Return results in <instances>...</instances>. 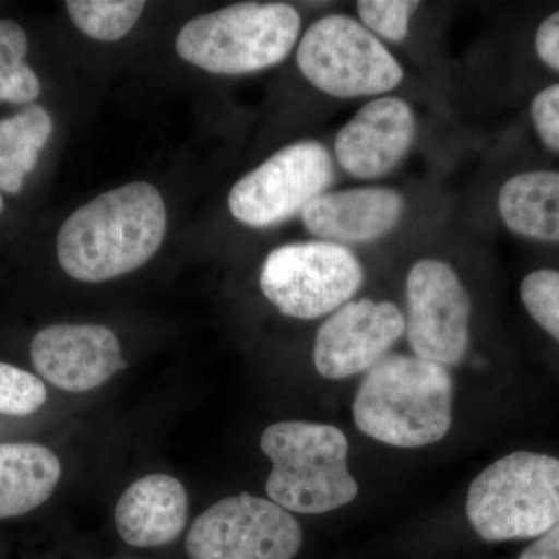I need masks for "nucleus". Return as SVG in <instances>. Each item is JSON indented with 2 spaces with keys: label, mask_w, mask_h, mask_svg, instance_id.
<instances>
[{
  "label": "nucleus",
  "mask_w": 559,
  "mask_h": 559,
  "mask_svg": "<svg viewBox=\"0 0 559 559\" xmlns=\"http://www.w3.org/2000/svg\"><path fill=\"white\" fill-rule=\"evenodd\" d=\"M32 360L44 380L72 393L100 388L124 367L116 333L102 325L40 330L32 342Z\"/></svg>",
  "instance_id": "obj_12"
},
{
  "label": "nucleus",
  "mask_w": 559,
  "mask_h": 559,
  "mask_svg": "<svg viewBox=\"0 0 559 559\" xmlns=\"http://www.w3.org/2000/svg\"><path fill=\"white\" fill-rule=\"evenodd\" d=\"M297 64L316 90L337 98L388 94L404 79L403 68L380 38L344 14L322 17L308 28Z\"/></svg>",
  "instance_id": "obj_6"
},
{
  "label": "nucleus",
  "mask_w": 559,
  "mask_h": 559,
  "mask_svg": "<svg viewBox=\"0 0 559 559\" xmlns=\"http://www.w3.org/2000/svg\"><path fill=\"white\" fill-rule=\"evenodd\" d=\"M466 516L488 543L539 538L559 524V459L520 451L496 460L471 484Z\"/></svg>",
  "instance_id": "obj_5"
},
{
  "label": "nucleus",
  "mask_w": 559,
  "mask_h": 559,
  "mask_svg": "<svg viewBox=\"0 0 559 559\" xmlns=\"http://www.w3.org/2000/svg\"><path fill=\"white\" fill-rule=\"evenodd\" d=\"M3 210V198L2 194H0V213H2Z\"/></svg>",
  "instance_id": "obj_27"
},
{
  "label": "nucleus",
  "mask_w": 559,
  "mask_h": 559,
  "mask_svg": "<svg viewBox=\"0 0 559 559\" xmlns=\"http://www.w3.org/2000/svg\"><path fill=\"white\" fill-rule=\"evenodd\" d=\"M272 471L266 491L272 502L294 513L322 514L358 496L348 471V440L340 428L319 423L280 421L261 436Z\"/></svg>",
  "instance_id": "obj_3"
},
{
  "label": "nucleus",
  "mask_w": 559,
  "mask_h": 559,
  "mask_svg": "<svg viewBox=\"0 0 559 559\" xmlns=\"http://www.w3.org/2000/svg\"><path fill=\"white\" fill-rule=\"evenodd\" d=\"M167 231L160 191L132 182L106 191L73 212L58 234V261L69 277L100 283L139 270Z\"/></svg>",
  "instance_id": "obj_1"
},
{
  "label": "nucleus",
  "mask_w": 559,
  "mask_h": 559,
  "mask_svg": "<svg viewBox=\"0 0 559 559\" xmlns=\"http://www.w3.org/2000/svg\"><path fill=\"white\" fill-rule=\"evenodd\" d=\"M301 528L288 510L255 496H231L209 507L191 525L190 559H293Z\"/></svg>",
  "instance_id": "obj_8"
},
{
  "label": "nucleus",
  "mask_w": 559,
  "mask_h": 559,
  "mask_svg": "<svg viewBox=\"0 0 559 559\" xmlns=\"http://www.w3.org/2000/svg\"><path fill=\"white\" fill-rule=\"evenodd\" d=\"M521 299L532 319L559 344V271L530 272L521 283Z\"/></svg>",
  "instance_id": "obj_21"
},
{
  "label": "nucleus",
  "mask_w": 559,
  "mask_h": 559,
  "mask_svg": "<svg viewBox=\"0 0 559 559\" xmlns=\"http://www.w3.org/2000/svg\"><path fill=\"white\" fill-rule=\"evenodd\" d=\"M530 116L544 146L559 153V83L535 95L530 106Z\"/></svg>",
  "instance_id": "obj_24"
},
{
  "label": "nucleus",
  "mask_w": 559,
  "mask_h": 559,
  "mask_svg": "<svg viewBox=\"0 0 559 559\" xmlns=\"http://www.w3.org/2000/svg\"><path fill=\"white\" fill-rule=\"evenodd\" d=\"M418 7L419 2L411 0H360L358 14L364 27L377 38L399 44L406 39L412 14Z\"/></svg>",
  "instance_id": "obj_23"
},
{
  "label": "nucleus",
  "mask_w": 559,
  "mask_h": 559,
  "mask_svg": "<svg viewBox=\"0 0 559 559\" xmlns=\"http://www.w3.org/2000/svg\"><path fill=\"white\" fill-rule=\"evenodd\" d=\"M498 209L507 229L520 237L559 242V171L520 173L503 183Z\"/></svg>",
  "instance_id": "obj_17"
},
{
  "label": "nucleus",
  "mask_w": 559,
  "mask_h": 559,
  "mask_svg": "<svg viewBox=\"0 0 559 559\" xmlns=\"http://www.w3.org/2000/svg\"><path fill=\"white\" fill-rule=\"evenodd\" d=\"M404 198L389 187L326 191L301 212L312 237L334 245H366L381 240L399 226Z\"/></svg>",
  "instance_id": "obj_14"
},
{
  "label": "nucleus",
  "mask_w": 559,
  "mask_h": 559,
  "mask_svg": "<svg viewBox=\"0 0 559 559\" xmlns=\"http://www.w3.org/2000/svg\"><path fill=\"white\" fill-rule=\"evenodd\" d=\"M454 384L447 367L418 356H385L360 382L353 417L360 432L396 448L447 437Z\"/></svg>",
  "instance_id": "obj_2"
},
{
  "label": "nucleus",
  "mask_w": 559,
  "mask_h": 559,
  "mask_svg": "<svg viewBox=\"0 0 559 559\" xmlns=\"http://www.w3.org/2000/svg\"><path fill=\"white\" fill-rule=\"evenodd\" d=\"M299 32V13L288 3H235L187 22L176 51L207 72L246 75L286 60Z\"/></svg>",
  "instance_id": "obj_4"
},
{
  "label": "nucleus",
  "mask_w": 559,
  "mask_h": 559,
  "mask_svg": "<svg viewBox=\"0 0 559 559\" xmlns=\"http://www.w3.org/2000/svg\"><path fill=\"white\" fill-rule=\"evenodd\" d=\"M518 559H559V524L536 538Z\"/></svg>",
  "instance_id": "obj_26"
},
{
  "label": "nucleus",
  "mask_w": 559,
  "mask_h": 559,
  "mask_svg": "<svg viewBox=\"0 0 559 559\" xmlns=\"http://www.w3.org/2000/svg\"><path fill=\"white\" fill-rule=\"evenodd\" d=\"M27 50V35L21 25L0 20V102L21 105L39 97V79L25 64Z\"/></svg>",
  "instance_id": "obj_20"
},
{
  "label": "nucleus",
  "mask_w": 559,
  "mask_h": 559,
  "mask_svg": "<svg viewBox=\"0 0 559 559\" xmlns=\"http://www.w3.org/2000/svg\"><path fill=\"white\" fill-rule=\"evenodd\" d=\"M187 516L189 498L183 485L167 474H151L121 495L116 507V527L124 543L146 549L178 539Z\"/></svg>",
  "instance_id": "obj_15"
},
{
  "label": "nucleus",
  "mask_w": 559,
  "mask_h": 559,
  "mask_svg": "<svg viewBox=\"0 0 559 559\" xmlns=\"http://www.w3.org/2000/svg\"><path fill=\"white\" fill-rule=\"evenodd\" d=\"M406 334L415 356L457 366L469 345L471 297L451 264L423 259L406 283Z\"/></svg>",
  "instance_id": "obj_10"
},
{
  "label": "nucleus",
  "mask_w": 559,
  "mask_h": 559,
  "mask_svg": "<svg viewBox=\"0 0 559 559\" xmlns=\"http://www.w3.org/2000/svg\"><path fill=\"white\" fill-rule=\"evenodd\" d=\"M333 180V159L322 143H293L235 183L230 213L257 229L277 226L301 215L316 198L326 193Z\"/></svg>",
  "instance_id": "obj_9"
},
{
  "label": "nucleus",
  "mask_w": 559,
  "mask_h": 559,
  "mask_svg": "<svg viewBox=\"0 0 559 559\" xmlns=\"http://www.w3.org/2000/svg\"><path fill=\"white\" fill-rule=\"evenodd\" d=\"M61 479V463L49 448L0 444V520L38 509Z\"/></svg>",
  "instance_id": "obj_16"
},
{
  "label": "nucleus",
  "mask_w": 559,
  "mask_h": 559,
  "mask_svg": "<svg viewBox=\"0 0 559 559\" xmlns=\"http://www.w3.org/2000/svg\"><path fill=\"white\" fill-rule=\"evenodd\" d=\"M417 121L409 103L380 97L353 116L334 140L337 164L356 179H378L409 153Z\"/></svg>",
  "instance_id": "obj_13"
},
{
  "label": "nucleus",
  "mask_w": 559,
  "mask_h": 559,
  "mask_svg": "<svg viewBox=\"0 0 559 559\" xmlns=\"http://www.w3.org/2000/svg\"><path fill=\"white\" fill-rule=\"evenodd\" d=\"M51 132L53 120L40 106H31L10 119L0 120V190L20 193Z\"/></svg>",
  "instance_id": "obj_18"
},
{
  "label": "nucleus",
  "mask_w": 559,
  "mask_h": 559,
  "mask_svg": "<svg viewBox=\"0 0 559 559\" xmlns=\"http://www.w3.org/2000/svg\"><path fill=\"white\" fill-rule=\"evenodd\" d=\"M535 49L547 68L559 72V10L540 22L536 31Z\"/></svg>",
  "instance_id": "obj_25"
},
{
  "label": "nucleus",
  "mask_w": 559,
  "mask_h": 559,
  "mask_svg": "<svg viewBox=\"0 0 559 559\" xmlns=\"http://www.w3.org/2000/svg\"><path fill=\"white\" fill-rule=\"evenodd\" d=\"M44 382L28 371L0 362V414L24 417L46 403Z\"/></svg>",
  "instance_id": "obj_22"
},
{
  "label": "nucleus",
  "mask_w": 559,
  "mask_h": 559,
  "mask_svg": "<svg viewBox=\"0 0 559 559\" xmlns=\"http://www.w3.org/2000/svg\"><path fill=\"white\" fill-rule=\"evenodd\" d=\"M70 20L92 39L112 43L127 36L138 24L143 0H69Z\"/></svg>",
  "instance_id": "obj_19"
},
{
  "label": "nucleus",
  "mask_w": 559,
  "mask_h": 559,
  "mask_svg": "<svg viewBox=\"0 0 559 559\" xmlns=\"http://www.w3.org/2000/svg\"><path fill=\"white\" fill-rule=\"evenodd\" d=\"M406 333V319L392 301H347L322 323L312 359L326 380L369 371Z\"/></svg>",
  "instance_id": "obj_11"
},
{
  "label": "nucleus",
  "mask_w": 559,
  "mask_h": 559,
  "mask_svg": "<svg viewBox=\"0 0 559 559\" xmlns=\"http://www.w3.org/2000/svg\"><path fill=\"white\" fill-rule=\"evenodd\" d=\"M362 282V264L352 250L320 240L280 246L260 274L264 297L283 316L301 320L340 310Z\"/></svg>",
  "instance_id": "obj_7"
}]
</instances>
